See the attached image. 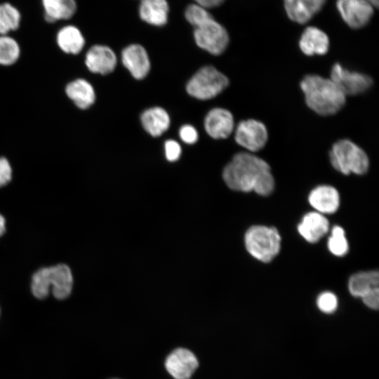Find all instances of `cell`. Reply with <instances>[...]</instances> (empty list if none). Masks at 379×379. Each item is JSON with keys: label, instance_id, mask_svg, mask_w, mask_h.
I'll return each mask as SVG.
<instances>
[{"label": "cell", "instance_id": "30bf717a", "mask_svg": "<svg viewBox=\"0 0 379 379\" xmlns=\"http://www.w3.org/2000/svg\"><path fill=\"white\" fill-rule=\"evenodd\" d=\"M336 7L344 22L353 29L366 25L374 13V7L365 0H337Z\"/></svg>", "mask_w": 379, "mask_h": 379}, {"label": "cell", "instance_id": "7c38bea8", "mask_svg": "<svg viewBox=\"0 0 379 379\" xmlns=\"http://www.w3.org/2000/svg\"><path fill=\"white\" fill-rule=\"evenodd\" d=\"M206 133L214 139L229 137L234 128L232 113L223 108H214L208 112L204 120Z\"/></svg>", "mask_w": 379, "mask_h": 379}, {"label": "cell", "instance_id": "ba28073f", "mask_svg": "<svg viewBox=\"0 0 379 379\" xmlns=\"http://www.w3.org/2000/svg\"><path fill=\"white\" fill-rule=\"evenodd\" d=\"M330 79L345 96L361 94L371 88L373 84V80L369 76L350 71L339 63L333 65Z\"/></svg>", "mask_w": 379, "mask_h": 379}, {"label": "cell", "instance_id": "484cf974", "mask_svg": "<svg viewBox=\"0 0 379 379\" xmlns=\"http://www.w3.org/2000/svg\"><path fill=\"white\" fill-rule=\"evenodd\" d=\"M18 42L9 34L0 35V65L9 66L15 64L20 56Z\"/></svg>", "mask_w": 379, "mask_h": 379}, {"label": "cell", "instance_id": "d590c367", "mask_svg": "<svg viewBox=\"0 0 379 379\" xmlns=\"http://www.w3.org/2000/svg\"><path fill=\"white\" fill-rule=\"evenodd\" d=\"M365 1H368L375 8L378 7L379 0H365Z\"/></svg>", "mask_w": 379, "mask_h": 379}, {"label": "cell", "instance_id": "f546056e", "mask_svg": "<svg viewBox=\"0 0 379 379\" xmlns=\"http://www.w3.org/2000/svg\"><path fill=\"white\" fill-rule=\"evenodd\" d=\"M165 154L168 161H175L181 154V147L179 143L173 140H168L164 145Z\"/></svg>", "mask_w": 379, "mask_h": 379}, {"label": "cell", "instance_id": "277c9868", "mask_svg": "<svg viewBox=\"0 0 379 379\" xmlns=\"http://www.w3.org/2000/svg\"><path fill=\"white\" fill-rule=\"evenodd\" d=\"M329 159L333 167L344 175H363L367 172L369 166L366 153L347 139L340 140L333 145Z\"/></svg>", "mask_w": 379, "mask_h": 379}, {"label": "cell", "instance_id": "d4e9b609", "mask_svg": "<svg viewBox=\"0 0 379 379\" xmlns=\"http://www.w3.org/2000/svg\"><path fill=\"white\" fill-rule=\"evenodd\" d=\"M21 21L22 14L15 6L10 2L0 3V35L16 31Z\"/></svg>", "mask_w": 379, "mask_h": 379}, {"label": "cell", "instance_id": "836d02e7", "mask_svg": "<svg viewBox=\"0 0 379 379\" xmlns=\"http://www.w3.org/2000/svg\"><path fill=\"white\" fill-rule=\"evenodd\" d=\"M195 2L206 8H211L220 5L225 0H194Z\"/></svg>", "mask_w": 379, "mask_h": 379}, {"label": "cell", "instance_id": "8992f818", "mask_svg": "<svg viewBox=\"0 0 379 379\" xmlns=\"http://www.w3.org/2000/svg\"><path fill=\"white\" fill-rule=\"evenodd\" d=\"M229 84L228 79L212 66L201 68L188 81L187 93L199 100L211 99L220 93Z\"/></svg>", "mask_w": 379, "mask_h": 379}, {"label": "cell", "instance_id": "cb8c5ba5", "mask_svg": "<svg viewBox=\"0 0 379 379\" xmlns=\"http://www.w3.org/2000/svg\"><path fill=\"white\" fill-rule=\"evenodd\" d=\"M379 274L378 271L356 273L349 279L348 289L354 297L361 298L371 291L378 288Z\"/></svg>", "mask_w": 379, "mask_h": 379}, {"label": "cell", "instance_id": "52a82bcc", "mask_svg": "<svg viewBox=\"0 0 379 379\" xmlns=\"http://www.w3.org/2000/svg\"><path fill=\"white\" fill-rule=\"evenodd\" d=\"M194 27V36L198 46L213 55L224 52L229 43V36L225 27L213 17Z\"/></svg>", "mask_w": 379, "mask_h": 379}, {"label": "cell", "instance_id": "4dcf8cb0", "mask_svg": "<svg viewBox=\"0 0 379 379\" xmlns=\"http://www.w3.org/2000/svg\"><path fill=\"white\" fill-rule=\"evenodd\" d=\"M12 178V168L8 160L0 157V187L7 185Z\"/></svg>", "mask_w": 379, "mask_h": 379}, {"label": "cell", "instance_id": "d6a6232c", "mask_svg": "<svg viewBox=\"0 0 379 379\" xmlns=\"http://www.w3.org/2000/svg\"><path fill=\"white\" fill-rule=\"evenodd\" d=\"M361 298L368 307L372 310H378L379 306V288L371 291Z\"/></svg>", "mask_w": 379, "mask_h": 379}, {"label": "cell", "instance_id": "6da1fadb", "mask_svg": "<svg viewBox=\"0 0 379 379\" xmlns=\"http://www.w3.org/2000/svg\"><path fill=\"white\" fill-rule=\"evenodd\" d=\"M222 178L228 187L235 191L268 196L274 188L269 164L251 152L236 154L224 168Z\"/></svg>", "mask_w": 379, "mask_h": 379}, {"label": "cell", "instance_id": "4fadbf2b", "mask_svg": "<svg viewBox=\"0 0 379 379\" xmlns=\"http://www.w3.org/2000/svg\"><path fill=\"white\" fill-rule=\"evenodd\" d=\"M117 57L114 51L104 45L91 46L85 56V65L93 73L107 74L117 65Z\"/></svg>", "mask_w": 379, "mask_h": 379}, {"label": "cell", "instance_id": "ac0fdd59", "mask_svg": "<svg viewBox=\"0 0 379 379\" xmlns=\"http://www.w3.org/2000/svg\"><path fill=\"white\" fill-rule=\"evenodd\" d=\"M299 46L307 55H324L329 48V39L320 29L313 26L307 27L301 34Z\"/></svg>", "mask_w": 379, "mask_h": 379}, {"label": "cell", "instance_id": "9a60e30c", "mask_svg": "<svg viewBox=\"0 0 379 379\" xmlns=\"http://www.w3.org/2000/svg\"><path fill=\"white\" fill-rule=\"evenodd\" d=\"M310 204L321 214L335 213L340 205V195L337 190L330 185H320L309 194Z\"/></svg>", "mask_w": 379, "mask_h": 379}, {"label": "cell", "instance_id": "44dd1931", "mask_svg": "<svg viewBox=\"0 0 379 379\" xmlns=\"http://www.w3.org/2000/svg\"><path fill=\"white\" fill-rule=\"evenodd\" d=\"M65 93L81 109H88L95 100V93L93 86L83 79H77L68 83L65 87Z\"/></svg>", "mask_w": 379, "mask_h": 379}, {"label": "cell", "instance_id": "f1b7e54d", "mask_svg": "<svg viewBox=\"0 0 379 379\" xmlns=\"http://www.w3.org/2000/svg\"><path fill=\"white\" fill-rule=\"evenodd\" d=\"M317 305L322 312L330 314L335 311L338 307V299L333 293L324 292L318 296Z\"/></svg>", "mask_w": 379, "mask_h": 379}, {"label": "cell", "instance_id": "7402d4cb", "mask_svg": "<svg viewBox=\"0 0 379 379\" xmlns=\"http://www.w3.org/2000/svg\"><path fill=\"white\" fill-rule=\"evenodd\" d=\"M139 13L146 22L162 26L167 22L168 5L166 0H141Z\"/></svg>", "mask_w": 379, "mask_h": 379}, {"label": "cell", "instance_id": "9c48e42d", "mask_svg": "<svg viewBox=\"0 0 379 379\" xmlns=\"http://www.w3.org/2000/svg\"><path fill=\"white\" fill-rule=\"evenodd\" d=\"M234 138L238 145L249 152L262 149L267 143L268 133L266 126L260 121L247 119L237 126Z\"/></svg>", "mask_w": 379, "mask_h": 379}, {"label": "cell", "instance_id": "83f0119b", "mask_svg": "<svg viewBox=\"0 0 379 379\" xmlns=\"http://www.w3.org/2000/svg\"><path fill=\"white\" fill-rule=\"evenodd\" d=\"M185 17L187 21L194 27L197 26L212 15L206 8L197 4L190 5L185 11Z\"/></svg>", "mask_w": 379, "mask_h": 379}, {"label": "cell", "instance_id": "7a4b0ae2", "mask_svg": "<svg viewBox=\"0 0 379 379\" xmlns=\"http://www.w3.org/2000/svg\"><path fill=\"white\" fill-rule=\"evenodd\" d=\"M300 88L307 105L319 115L335 114L345 104L346 96L331 79L306 75L300 81Z\"/></svg>", "mask_w": 379, "mask_h": 379}, {"label": "cell", "instance_id": "4316f807", "mask_svg": "<svg viewBox=\"0 0 379 379\" xmlns=\"http://www.w3.org/2000/svg\"><path fill=\"white\" fill-rule=\"evenodd\" d=\"M328 248L336 256H343L348 251V243L344 230L340 226H334L328 241Z\"/></svg>", "mask_w": 379, "mask_h": 379}, {"label": "cell", "instance_id": "2e32d148", "mask_svg": "<svg viewBox=\"0 0 379 379\" xmlns=\"http://www.w3.org/2000/svg\"><path fill=\"white\" fill-rule=\"evenodd\" d=\"M329 230V222L321 213L310 212L304 215L298 226L299 234L309 243H316Z\"/></svg>", "mask_w": 379, "mask_h": 379}, {"label": "cell", "instance_id": "e0dca14e", "mask_svg": "<svg viewBox=\"0 0 379 379\" xmlns=\"http://www.w3.org/2000/svg\"><path fill=\"white\" fill-rule=\"evenodd\" d=\"M326 0H284L288 17L298 24L310 21L325 4Z\"/></svg>", "mask_w": 379, "mask_h": 379}, {"label": "cell", "instance_id": "ffe728a7", "mask_svg": "<svg viewBox=\"0 0 379 379\" xmlns=\"http://www.w3.org/2000/svg\"><path fill=\"white\" fill-rule=\"evenodd\" d=\"M55 41L58 48L67 54H79L85 45L81 31L72 24L65 25L58 30Z\"/></svg>", "mask_w": 379, "mask_h": 379}, {"label": "cell", "instance_id": "3957f363", "mask_svg": "<svg viewBox=\"0 0 379 379\" xmlns=\"http://www.w3.org/2000/svg\"><path fill=\"white\" fill-rule=\"evenodd\" d=\"M72 285L73 277L69 267L65 264H58L36 271L32 276L31 288L36 298L44 299L48 296L51 287L54 297L63 300L70 295Z\"/></svg>", "mask_w": 379, "mask_h": 379}, {"label": "cell", "instance_id": "603a6c76", "mask_svg": "<svg viewBox=\"0 0 379 379\" xmlns=\"http://www.w3.org/2000/svg\"><path fill=\"white\" fill-rule=\"evenodd\" d=\"M145 130L154 137L161 135L169 127L170 118L165 109L155 107L147 109L141 115Z\"/></svg>", "mask_w": 379, "mask_h": 379}, {"label": "cell", "instance_id": "d6986e66", "mask_svg": "<svg viewBox=\"0 0 379 379\" xmlns=\"http://www.w3.org/2000/svg\"><path fill=\"white\" fill-rule=\"evenodd\" d=\"M44 18L49 23L70 20L77 10L76 0H41Z\"/></svg>", "mask_w": 379, "mask_h": 379}, {"label": "cell", "instance_id": "8fae6325", "mask_svg": "<svg viewBox=\"0 0 379 379\" xmlns=\"http://www.w3.org/2000/svg\"><path fill=\"white\" fill-rule=\"evenodd\" d=\"M198 366L196 355L183 347L173 350L165 361L166 369L174 379H190Z\"/></svg>", "mask_w": 379, "mask_h": 379}, {"label": "cell", "instance_id": "5b68a950", "mask_svg": "<svg viewBox=\"0 0 379 379\" xmlns=\"http://www.w3.org/2000/svg\"><path fill=\"white\" fill-rule=\"evenodd\" d=\"M244 241L248 252L264 262H270L280 251L281 237L274 227L252 226L246 231Z\"/></svg>", "mask_w": 379, "mask_h": 379}, {"label": "cell", "instance_id": "e575fe53", "mask_svg": "<svg viewBox=\"0 0 379 379\" xmlns=\"http://www.w3.org/2000/svg\"><path fill=\"white\" fill-rule=\"evenodd\" d=\"M5 223L6 221L4 216L0 214V237L5 232Z\"/></svg>", "mask_w": 379, "mask_h": 379}, {"label": "cell", "instance_id": "5bb4252c", "mask_svg": "<svg viewBox=\"0 0 379 379\" xmlns=\"http://www.w3.org/2000/svg\"><path fill=\"white\" fill-rule=\"evenodd\" d=\"M121 60L124 67L137 79H143L149 71V57L140 45L131 44L125 48L121 53Z\"/></svg>", "mask_w": 379, "mask_h": 379}, {"label": "cell", "instance_id": "1f68e13d", "mask_svg": "<svg viewBox=\"0 0 379 379\" xmlns=\"http://www.w3.org/2000/svg\"><path fill=\"white\" fill-rule=\"evenodd\" d=\"M180 139L185 143L193 144L198 139V133L194 127L190 125L182 126L179 131Z\"/></svg>", "mask_w": 379, "mask_h": 379}]
</instances>
